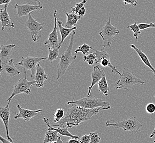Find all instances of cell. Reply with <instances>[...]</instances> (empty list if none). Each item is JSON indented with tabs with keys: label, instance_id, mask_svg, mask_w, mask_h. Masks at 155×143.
<instances>
[{
	"label": "cell",
	"instance_id": "42",
	"mask_svg": "<svg viewBox=\"0 0 155 143\" xmlns=\"http://www.w3.org/2000/svg\"><path fill=\"white\" fill-rule=\"evenodd\" d=\"M155 129H154V130H153V131H152V133L150 135V138H152L154 136H155Z\"/></svg>",
	"mask_w": 155,
	"mask_h": 143
},
{
	"label": "cell",
	"instance_id": "30",
	"mask_svg": "<svg viewBox=\"0 0 155 143\" xmlns=\"http://www.w3.org/2000/svg\"><path fill=\"white\" fill-rule=\"evenodd\" d=\"M93 48L90 47L89 45L87 44H84L83 45L79 46L77 50L74 51V53L77 54L79 52H81L83 54L84 56H85L88 52H89L90 50L92 49Z\"/></svg>",
	"mask_w": 155,
	"mask_h": 143
},
{
	"label": "cell",
	"instance_id": "40",
	"mask_svg": "<svg viewBox=\"0 0 155 143\" xmlns=\"http://www.w3.org/2000/svg\"><path fill=\"white\" fill-rule=\"evenodd\" d=\"M0 140L2 143H12V142L9 141V140L5 139V138L2 137V136H0Z\"/></svg>",
	"mask_w": 155,
	"mask_h": 143
},
{
	"label": "cell",
	"instance_id": "21",
	"mask_svg": "<svg viewBox=\"0 0 155 143\" xmlns=\"http://www.w3.org/2000/svg\"><path fill=\"white\" fill-rule=\"evenodd\" d=\"M130 47L134 50L135 52L137 53L138 56L140 57V59L145 64V65L147 66V67H148L151 69V71L153 72V75H155V68L151 64V63L150 62L149 59L148 57L146 56V54H145L141 49L137 48L134 44H131Z\"/></svg>",
	"mask_w": 155,
	"mask_h": 143
},
{
	"label": "cell",
	"instance_id": "27",
	"mask_svg": "<svg viewBox=\"0 0 155 143\" xmlns=\"http://www.w3.org/2000/svg\"><path fill=\"white\" fill-rule=\"evenodd\" d=\"M52 115L54 117V122L57 123L64 117L65 111L64 110V109H63L62 108H60L57 109L56 111V113H52Z\"/></svg>",
	"mask_w": 155,
	"mask_h": 143
},
{
	"label": "cell",
	"instance_id": "19",
	"mask_svg": "<svg viewBox=\"0 0 155 143\" xmlns=\"http://www.w3.org/2000/svg\"><path fill=\"white\" fill-rule=\"evenodd\" d=\"M15 46V44H11L8 45H1L0 59L1 62H7L9 61L12 56V50Z\"/></svg>",
	"mask_w": 155,
	"mask_h": 143
},
{
	"label": "cell",
	"instance_id": "10",
	"mask_svg": "<svg viewBox=\"0 0 155 143\" xmlns=\"http://www.w3.org/2000/svg\"><path fill=\"white\" fill-rule=\"evenodd\" d=\"M94 51H95L96 58L95 63H100L103 67H109L113 73H116L119 75H121L122 73H120L117 69L115 66H113L110 61V55L108 54L106 51L104 50V48H103L102 50H96L94 48H92Z\"/></svg>",
	"mask_w": 155,
	"mask_h": 143
},
{
	"label": "cell",
	"instance_id": "33",
	"mask_svg": "<svg viewBox=\"0 0 155 143\" xmlns=\"http://www.w3.org/2000/svg\"><path fill=\"white\" fill-rule=\"evenodd\" d=\"M140 28V30H145L149 29L150 28H155V23H139L138 24Z\"/></svg>",
	"mask_w": 155,
	"mask_h": 143
},
{
	"label": "cell",
	"instance_id": "16",
	"mask_svg": "<svg viewBox=\"0 0 155 143\" xmlns=\"http://www.w3.org/2000/svg\"><path fill=\"white\" fill-rule=\"evenodd\" d=\"M104 75L105 73L104 72V69L101 70L98 66H96L94 67V70L91 73L92 81H91V84L88 88L87 96H91L90 94L93 87H94L96 84H98L99 81L101 80L102 78H103Z\"/></svg>",
	"mask_w": 155,
	"mask_h": 143
},
{
	"label": "cell",
	"instance_id": "4",
	"mask_svg": "<svg viewBox=\"0 0 155 143\" xmlns=\"http://www.w3.org/2000/svg\"><path fill=\"white\" fill-rule=\"evenodd\" d=\"M145 83V81L137 77L128 69L124 68L122 75H120L119 80L117 81L116 88L117 90L123 89L125 90H128L132 89L135 84L142 85Z\"/></svg>",
	"mask_w": 155,
	"mask_h": 143
},
{
	"label": "cell",
	"instance_id": "20",
	"mask_svg": "<svg viewBox=\"0 0 155 143\" xmlns=\"http://www.w3.org/2000/svg\"><path fill=\"white\" fill-rule=\"evenodd\" d=\"M42 119L44 120V122L46 124V125H48V129H50V130H53V131H57L59 134L62 135L63 136H65L67 137H70L71 138H74V139H79V137L78 136L74 135L73 134H71L68 130L67 128H61V127H57V128H54V127H52V125H50V123L49 122V119L46 118L45 117H44L42 118Z\"/></svg>",
	"mask_w": 155,
	"mask_h": 143
},
{
	"label": "cell",
	"instance_id": "31",
	"mask_svg": "<svg viewBox=\"0 0 155 143\" xmlns=\"http://www.w3.org/2000/svg\"><path fill=\"white\" fill-rule=\"evenodd\" d=\"M87 0H83L81 2L77 3L74 7H71L72 12L77 15L78 12H79L83 7H84V5L87 3Z\"/></svg>",
	"mask_w": 155,
	"mask_h": 143
},
{
	"label": "cell",
	"instance_id": "14",
	"mask_svg": "<svg viewBox=\"0 0 155 143\" xmlns=\"http://www.w3.org/2000/svg\"><path fill=\"white\" fill-rule=\"evenodd\" d=\"M17 107L18 108L19 110V113L15 115V119H18V118H22L24 119L25 121L28 122L30 119L33 118V117L36 116L38 114L42 112V110H30L28 109H25L24 108H22L20 106V105L17 104Z\"/></svg>",
	"mask_w": 155,
	"mask_h": 143
},
{
	"label": "cell",
	"instance_id": "15",
	"mask_svg": "<svg viewBox=\"0 0 155 143\" xmlns=\"http://www.w3.org/2000/svg\"><path fill=\"white\" fill-rule=\"evenodd\" d=\"M0 117L5 126L6 131V136L9 141L13 143V140L10 137L9 133V120L10 118V109L9 106L6 105L5 107L1 106L0 107Z\"/></svg>",
	"mask_w": 155,
	"mask_h": 143
},
{
	"label": "cell",
	"instance_id": "41",
	"mask_svg": "<svg viewBox=\"0 0 155 143\" xmlns=\"http://www.w3.org/2000/svg\"><path fill=\"white\" fill-rule=\"evenodd\" d=\"M50 143H63V140H62L61 137H59L58 138L57 140H56V141H54V142Z\"/></svg>",
	"mask_w": 155,
	"mask_h": 143
},
{
	"label": "cell",
	"instance_id": "44",
	"mask_svg": "<svg viewBox=\"0 0 155 143\" xmlns=\"http://www.w3.org/2000/svg\"></svg>",
	"mask_w": 155,
	"mask_h": 143
},
{
	"label": "cell",
	"instance_id": "9",
	"mask_svg": "<svg viewBox=\"0 0 155 143\" xmlns=\"http://www.w3.org/2000/svg\"><path fill=\"white\" fill-rule=\"evenodd\" d=\"M44 25L45 23H40L33 18L31 15V13L29 14L28 19L25 23V27L28 28L30 31L31 38L34 42H37L40 38L39 34L43 29Z\"/></svg>",
	"mask_w": 155,
	"mask_h": 143
},
{
	"label": "cell",
	"instance_id": "3",
	"mask_svg": "<svg viewBox=\"0 0 155 143\" xmlns=\"http://www.w3.org/2000/svg\"><path fill=\"white\" fill-rule=\"evenodd\" d=\"M67 105H76L88 110L103 108L105 110H109L111 107L110 102L104 101L101 98H97L92 96H87L77 100H73L72 101L67 102Z\"/></svg>",
	"mask_w": 155,
	"mask_h": 143
},
{
	"label": "cell",
	"instance_id": "35",
	"mask_svg": "<svg viewBox=\"0 0 155 143\" xmlns=\"http://www.w3.org/2000/svg\"><path fill=\"white\" fill-rule=\"evenodd\" d=\"M91 140V134H85L79 138L81 143H90Z\"/></svg>",
	"mask_w": 155,
	"mask_h": 143
},
{
	"label": "cell",
	"instance_id": "6",
	"mask_svg": "<svg viewBox=\"0 0 155 143\" xmlns=\"http://www.w3.org/2000/svg\"><path fill=\"white\" fill-rule=\"evenodd\" d=\"M111 17H110L108 21L106 22L104 27L102 29L101 32L99 33L102 39L104 41L102 46L103 48L106 47L110 48L112 45V41L115 40L114 39V36L118 34L119 33V29L117 27H114L110 22Z\"/></svg>",
	"mask_w": 155,
	"mask_h": 143
},
{
	"label": "cell",
	"instance_id": "37",
	"mask_svg": "<svg viewBox=\"0 0 155 143\" xmlns=\"http://www.w3.org/2000/svg\"><path fill=\"white\" fill-rule=\"evenodd\" d=\"M85 13H86V9H85V8L84 7H83L79 12H78L77 15H80L81 17H83L84 15H85Z\"/></svg>",
	"mask_w": 155,
	"mask_h": 143
},
{
	"label": "cell",
	"instance_id": "1",
	"mask_svg": "<svg viewBox=\"0 0 155 143\" xmlns=\"http://www.w3.org/2000/svg\"><path fill=\"white\" fill-rule=\"evenodd\" d=\"M104 110L103 108H98L93 110H88L79 107L76 105H73L69 108L64 117L57 125H52L54 127L71 128L73 127H77L81 123L87 121L94 116L99 113L100 111Z\"/></svg>",
	"mask_w": 155,
	"mask_h": 143
},
{
	"label": "cell",
	"instance_id": "18",
	"mask_svg": "<svg viewBox=\"0 0 155 143\" xmlns=\"http://www.w3.org/2000/svg\"><path fill=\"white\" fill-rule=\"evenodd\" d=\"M33 79L36 82L35 86L37 88L44 87V81L48 79V75L45 73L44 68L40 66V64L37 66L36 73Z\"/></svg>",
	"mask_w": 155,
	"mask_h": 143
},
{
	"label": "cell",
	"instance_id": "43",
	"mask_svg": "<svg viewBox=\"0 0 155 143\" xmlns=\"http://www.w3.org/2000/svg\"><path fill=\"white\" fill-rule=\"evenodd\" d=\"M153 142L154 143H155V140H153Z\"/></svg>",
	"mask_w": 155,
	"mask_h": 143
},
{
	"label": "cell",
	"instance_id": "13",
	"mask_svg": "<svg viewBox=\"0 0 155 143\" xmlns=\"http://www.w3.org/2000/svg\"><path fill=\"white\" fill-rule=\"evenodd\" d=\"M2 73L10 77H14L19 75L21 72L16 68L13 59H11L7 62H1V73Z\"/></svg>",
	"mask_w": 155,
	"mask_h": 143
},
{
	"label": "cell",
	"instance_id": "36",
	"mask_svg": "<svg viewBox=\"0 0 155 143\" xmlns=\"http://www.w3.org/2000/svg\"><path fill=\"white\" fill-rule=\"evenodd\" d=\"M125 5H130L133 7H135L137 5V0H123Z\"/></svg>",
	"mask_w": 155,
	"mask_h": 143
},
{
	"label": "cell",
	"instance_id": "25",
	"mask_svg": "<svg viewBox=\"0 0 155 143\" xmlns=\"http://www.w3.org/2000/svg\"><path fill=\"white\" fill-rule=\"evenodd\" d=\"M58 133L56 131L48 129V131L46 132L43 143H50L56 141L59 137Z\"/></svg>",
	"mask_w": 155,
	"mask_h": 143
},
{
	"label": "cell",
	"instance_id": "2",
	"mask_svg": "<svg viewBox=\"0 0 155 143\" xmlns=\"http://www.w3.org/2000/svg\"><path fill=\"white\" fill-rule=\"evenodd\" d=\"M75 33V30L72 32L71 40L67 49L60 56V61L56 66L58 72L56 81H58L61 78L66 74L69 66L74 62L77 58V55H73V48Z\"/></svg>",
	"mask_w": 155,
	"mask_h": 143
},
{
	"label": "cell",
	"instance_id": "17",
	"mask_svg": "<svg viewBox=\"0 0 155 143\" xmlns=\"http://www.w3.org/2000/svg\"><path fill=\"white\" fill-rule=\"evenodd\" d=\"M8 5H5L4 9H0V20L2 24V30H4L5 27H8L10 29L15 28V25L12 21V19L10 17L8 13Z\"/></svg>",
	"mask_w": 155,
	"mask_h": 143
},
{
	"label": "cell",
	"instance_id": "5",
	"mask_svg": "<svg viewBox=\"0 0 155 143\" xmlns=\"http://www.w3.org/2000/svg\"><path fill=\"white\" fill-rule=\"evenodd\" d=\"M106 126H112L116 129L122 128L125 131H130L131 134H135L140 131L143 125L139 121L137 117H131L122 121H117L114 120L107 121L106 122Z\"/></svg>",
	"mask_w": 155,
	"mask_h": 143
},
{
	"label": "cell",
	"instance_id": "8",
	"mask_svg": "<svg viewBox=\"0 0 155 143\" xmlns=\"http://www.w3.org/2000/svg\"><path fill=\"white\" fill-rule=\"evenodd\" d=\"M36 82L34 81H28L27 75H25V77L23 78H21L17 83L15 84L13 87V91L11 96L7 100V106H9L10 102L12 98L15 96L21 94H25L29 95L31 93V87L35 85Z\"/></svg>",
	"mask_w": 155,
	"mask_h": 143
},
{
	"label": "cell",
	"instance_id": "28",
	"mask_svg": "<svg viewBox=\"0 0 155 143\" xmlns=\"http://www.w3.org/2000/svg\"><path fill=\"white\" fill-rule=\"evenodd\" d=\"M127 28L130 29V30L133 32V35L135 38L137 42L138 41V36L140 35L141 34V31H140V29L138 24H137V22H135L134 24H131L129 26L127 27Z\"/></svg>",
	"mask_w": 155,
	"mask_h": 143
},
{
	"label": "cell",
	"instance_id": "22",
	"mask_svg": "<svg viewBox=\"0 0 155 143\" xmlns=\"http://www.w3.org/2000/svg\"><path fill=\"white\" fill-rule=\"evenodd\" d=\"M57 24L58 26V30L60 31V34L61 35V41L60 42L59 46L61 47L64 40L71 34V32H73L74 30L77 29V27H73L71 29H69V28H67L66 27H63L62 25V22H61V21H57Z\"/></svg>",
	"mask_w": 155,
	"mask_h": 143
},
{
	"label": "cell",
	"instance_id": "7",
	"mask_svg": "<svg viewBox=\"0 0 155 143\" xmlns=\"http://www.w3.org/2000/svg\"><path fill=\"white\" fill-rule=\"evenodd\" d=\"M48 58L46 57L28 56L24 58L22 57L21 62L17 63L15 65V66L20 67V68L23 70V72L25 73H26L27 71H31L30 77L32 79H34L36 73L35 71H36L38 65L42 60H48Z\"/></svg>",
	"mask_w": 155,
	"mask_h": 143
},
{
	"label": "cell",
	"instance_id": "23",
	"mask_svg": "<svg viewBox=\"0 0 155 143\" xmlns=\"http://www.w3.org/2000/svg\"><path fill=\"white\" fill-rule=\"evenodd\" d=\"M66 15L67 20L65 24V27L69 29H71L72 28L75 27L78 22L81 18L80 15L75 13H66Z\"/></svg>",
	"mask_w": 155,
	"mask_h": 143
},
{
	"label": "cell",
	"instance_id": "29",
	"mask_svg": "<svg viewBox=\"0 0 155 143\" xmlns=\"http://www.w3.org/2000/svg\"><path fill=\"white\" fill-rule=\"evenodd\" d=\"M96 58V55L95 52L94 53L91 52L87 55L84 56L83 60L84 61L87 62L90 66H93L94 63H95Z\"/></svg>",
	"mask_w": 155,
	"mask_h": 143
},
{
	"label": "cell",
	"instance_id": "39",
	"mask_svg": "<svg viewBox=\"0 0 155 143\" xmlns=\"http://www.w3.org/2000/svg\"><path fill=\"white\" fill-rule=\"evenodd\" d=\"M11 0H0V5H8L11 2Z\"/></svg>",
	"mask_w": 155,
	"mask_h": 143
},
{
	"label": "cell",
	"instance_id": "12",
	"mask_svg": "<svg viewBox=\"0 0 155 143\" xmlns=\"http://www.w3.org/2000/svg\"><path fill=\"white\" fill-rule=\"evenodd\" d=\"M54 27L48 37V39L44 42V45L47 46L48 49H54L55 48L59 47L58 34H57V11L55 10L54 12Z\"/></svg>",
	"mask_w": 155,
	"mask_h": 143
},
{
	"label": "cell",
	"instance_id": "38",
	"mask_svg": "<svg viewBox=\"0 0 155 143\" xmlns=\"http://www.w3.org/2000/svg\"><path fill=\"white\" fill-rule=\"evenodd\" d=\"M67 143H81L80 140L74 138H71L68 141Z\"/></svg>",
	"mask_w": 155,
	"mask_h": 143
},
{
	"label": "cell",
	"instance_id": "34",
	"mask_svg": "<svg viewBox=\"0 0 155 143\" xmlns=\"http://www.w3.org/2000/svg\"><path fill=\"white\" fill-rule=\"evenodd\" d=\"M146 111L150 114L155 112V105L153 103H149L146 105Z\"/></svg>",
	"mask_w": 155,
	"mask_h": 143
},
{
	"label": "cell",
	"instance_id": "11",
	"mask_svg": "<svg viewBox=\"0 0 155 143\" xmlns=\"http://www.w3.org/2000/svg\"><path fill=\"white\" fill-rule=\"evenodd\" d=\"M36 1L38 3V5H34L32 3H27L22 5L15 4V8L17 9L18 17L26 16L28 15H29V14L31 12L42 9L43 6L41 2L38 0H36Z\"/></svg>",
	"mask_w": 155,
	"mask_h": 143
},
{
	"label": "cell",
	"instance_id": "26",
	"mask_svg": "<svg viewBox=\"0 0 155 143\" xmlns=\"http://www.w3.org/2000/svg\"><path fill=\"white\" fill-rule=\"evenodd\" d=\"M61 47H58L54 49H48L49 55L48 57V61L52 62L54 61L57 60V58L59 56V50Z\"/></svg>",
	"mask_w": 155,
	"mask_h": 143
},
{
	"label": "cell",
	"instance_id": "32",
	"mask_svg": "<svg viewBox=\"0 0 155 143\" xmlns=\"http://www.w3.org/2000/svg\"><path fill=\"white\" fill-rule=\"evenodd\" d=\"M91 134V140L90 143H99L101 141V138L99 137L97 132L90 133Z\"/></svg>",
	"mask_w": 155,
	"mask_h": 143
},
{
	"label": "cell",
	"instance_id": "24",
	"mask_svg": "<svg viewBox=\"0 0 155 143\" xmlns=\"http://www.w3.org/2000/svg\"><path fill=\"white\" fill-rule=\"evenodd\" d=\"M98 90L100 94H103L105 96H108V91H109L110 88L108 85L106 77V75H104L101 80L99 81L98 84Z\"/></svg>",
	"mask_w": 155,
	"mask_h": 143
}]
</instances>
